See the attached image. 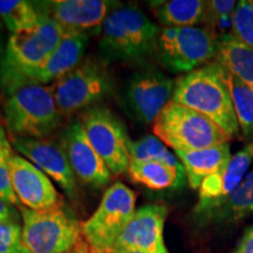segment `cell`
<instances>
[{
  "label": "cell",
  "mask_w": 253,
  "mask_h": 253,
  "mask_svg": "<svg viewBox=\"0 0 253 253\" xmlns=\"http://www.w3.org/2000/svg\"><path fill=\"white\" fill-rule=\"evenodd\" d=\"M11 144L26 160L39 168L71 198L77 195V177L62 147L45 138L11 137Z\"/></svg>",
  "instance_id": "14"
},
{
  "label": "cell",
  "mask_w": 253,
  "mask_h": 253,
  "mask_svg": "<svg viewBox=\"0 0 253 253\" xmlns=\"http://www.w3.org/2000/svg\"><path fill=\"white\" fill-rule=\"evenodd\" d=\"M42 19L37 5L26 0H0V20L12 33L27 30Z\"/></svg>",
  "instance_id": "25"
},
{
  "label": "cell",
  "mask_w": 253,
  "mask_h": 253,
  "mask_svg": "<svg viewBox=\"0 0 253 253\" xmlns=\"http://www.w3.org/2000/svg\"><path fill=\"white\" fill-rule=\"evenodd\" d=\"M229 86L240 131L246 141L251 142L253 140V89L230 73Z\"/></svg>",
  "instance_id": "26"
},
{
  "label": "cell",
  "mask_w": 253,
  "mask_h": 253,
  "mask_svg": "<svg viewBox=\"0 0 253 253\" xmlns=\"http://www.w3.org/2000/svg\"><path fill=\"white\" fill-rule=\"evenodd\" d=\"M21 217L23 243L30 253H67L81 233L78 220L62 204L47 210L23 208Z\"/></svg>",
  "instance_id": "8"
},
{
  "label": "cell",
  "mask_w": 253,
  "mask_h": 253,
  "mask_svg": "<svg viewBox=\"0 0 253 253\" xmlns=\"http://www.w3.org/2000/svg\"><path fill=\"white\" fill-rule=\"evenodd\" d=\"M231 34L253 49V0L237 2Z\"/></svg>",
  "instance_id": "28"
},
{
  "label": "cell",
  "mask_w": 253,
  "mask_h": 253,
  "mask_svg": "<svg viewBox=\"0 0 253 253\" xmlns=\"http://www.w3.org/2000/svg\"><path fill=\"white\" fill-rule=\"evenodd\" d=\"M155 17L166 27H194L203 23L207 1L203 0H168L151 1Z\"/></svg>",
  "instance_id": "22"
},
{
  "label": "cell",
  "mask_w": 253,
  "mask_h": 253,
  "mask_svg": "<svg viewBox=\"0 0 253 253\" xmlns=\"http://www.w3.org/2000/svg\"><path fill=\"white\" fill-rule=\"evenodd\" d=\"M11 137L45 138L58 128L61 113L50 87L28 84L9 95L4 107Z\"/></svg>",
  "instance_id": "4"
},
{
  "label": "cell",
  "mask_w": 253,
  "mask_h": 253,
  "mask_svg": "<svg viewBox=\"0 0 253 253\" xmlns=\"http://www.w3.org/2000/svg\"><path fill=\"white\" fill-rule=\"evenodd\" d=\"M216 62L253 89V49L231 33L218 37Z\"/></svg>",
  "instance_id": "21"
},
{
  "label": "cell",
  "mask_w": 253,
  "mask_h": 253,
  "mask_svg": "<svg viewBox=\"0 0 253 253\" xmlns=\"http://www.w3.org/2000/svg\"><path fill=\"white\" fill-rule=\"evenodd\" d=\"M60 113L72 114L99 102L110 91V79L93 61L79 63L50 86Z\"/></svg>",
  "instance_id": "10"
},
{
  "label": "cell",
  "mask_w": 253,
  "mask_h": 253,
  "mask_svg": "<svg viewBox=\"0 0 253 253\" xmlns=\"http://www.w3.org/2000/svg\"><path fill=\"white\" fill-rule=\"evenodd\" d=\"M13 155L11 141L6 135L4 126L0 125V199L11 205L19 203L12 188L11 171H9V164Z\"/></svg>",
  "instance_id": "27"
},
{
  "label": "cell",
  "mask_w": 253,
  "mask_h": 253,
  "mask_svg": "<svg viewBox=\"0 0 253 253\" xmlns=\"http://www.w3.org/2000/svg\"><path fill=\"white\" fill-rule=\"evenodd\" d=\"M4 55H5V52H4V49H2V43H1V41H0V72H1L2 61H4Z\"/></svg>",
  "instance_id": "33"
},
{
  "label": "cell",
  "mask_w": 253,
  "mask_h": 253,
  "mask_svg": "<svg viewBox=\"0 0 253 253\" xmlns=\"http://www.w3.org/2000/svg\"><path fill=\"white\" fill-rule=\"evenodd\" d=\"M0 253H30L23 243V227L14 219L0 220Z\"/></svg>",
  "instance_id": "30"
},
{
  "label": "cell",
  "mask_w": 253,
  "mask_h": 253,
  "mask_svg": "<svg viewBox=\"0 0 253 253\" xmlns=\"http://www.w3.org/2000/svg\"><path fill=\"white\" fill-rule=\"evenodd\" d=\"M65 32L43 17L36 26L12 33L6 46L0 81L9 94L26 86L27 80L45 62L62 40Z\"/></svg>",
  "instance_id": "2"
},
{
  "label": "cell",
  "mask_w": 253,
  "mask_h": 253,
  "mask_svg": "<svg viewBox=\"0 0 253 253\" xmlns=\"http://www.w3.org/2000/svg\"><path fill=\"white\" fill-rule=\"evenodd\" d=\"M171 101L207 116L231 137L239 135L229 73L219 63H208L179 78L175 82Z\"/></svg>",
  "instance_id": "1"
},
{
  "label": "cell",
  "mask_w": 253,
  "mask_h": 253,
  "mask_svg": "<svg viewBox=\"0 0 253 253\" xmlns=\"http://www.w3.org/2000/svg\"><path fill=\"white\" fill-rule=\"evenodd\" d=\"M233 253H253V225L246 229Z\"/></svg>",
  "instance_id": "31"
},
{
  "label": "cell",
  "mask_w": 253,
  "mask_h": 253,
  "mask_svg": "<svg viewBox=\"0 0 253 253\" xmlns=\"http://www.w3.org/2000/svg\"><path fill=\"white\" fill-rule=\"evenodd\" d=\"M122 253H138V252H122Z\"/></svg>",
  "instance_id": "34"
},
{
  "label": "cell",
  "mask_w": 253,
  "mask_h": 253,
  "mask_svg": "<svg viewBox=\"0 0 253 253\" xmlns=\"http://www.w3.org/2000/svg\"><path fill=\"white\" fill-rule=\"evenodd\" d=\"M217 40L218 36L208 27H164L155 49L164 67L190 73L216 58Z\"/></svg>",
  "instance_id": "7"
},
{
  "label": "cell",
  "mask_w": 253,
  "mask_h": 253,
  "mask_svg": "<svg viewBox=\"0 0 253 253\" xmlns=\"http://www.w3.org/2000/svg\"><path fill=\"white\" fill-rule=\"evenodd\" d=\"M253 214V168L237 190L223 203L199 218L203 224L235 225Z\"/></svg>",
  "instance_id": "20"
},
{
  "label": "cell",
  "mask_w": 253,
  "mask_h": 253,
  "mask_svg": "<svg viewBox=\"0 0 253 253\" xmlns=\"http://www.w3.org/2000/svg\"><path fill=\"white\" fill-rule=\"evenodd\" d=\"M252 162L253 140L244 149L233 155L223 170L204 179L199 186L198 203L194 210L196 216L203 217L229 198L248 175Z\"/></svg>",
  "instance_id": "17"
},
{
  "label": "cell",
  "mask_w": 253,
  "mask_h": 253,
  "mask_svg": "<svg viewBox=\"0 0 253 253\" xmlns=\"http://www.w3.org/2000/svg\"><path fill=\"white\" fill-rule=\"evenodd\" d=\"M237 2L233 0H211L207 1L204 21L208 25V28L216 34L214 30H225L226 27L232 26V18ZM217 36V34H216Z\"/></svg>",
  "instance_id": "29"
},
{
  "label": "cell",
  "mask_w": 253,
  "mask_h": 253,
  "mask_svg": "<svg viewBox=\"0 0 253 253\" xmlns=\"http://www.w3.org/2000/svg\"><path fill=\"white\" fill-rule=\"evenodd\" d=\"M160 30L140 8H116L102 25L101 48L110 58L138 60L156 48Z\"/></svg>",
  "instance_id": "5"
},
{
  "label": "cell",
  "mask_w": 253,
  "mask_h": 253,
  "mask_svg": "<svg viewBox=\"0 0 253 253\" xmlns=\"http://www.w3.org/2000/svg\"><path fill=\"white\" fill-rule=\"evenodd\" d=\"M132 181L153 190L178 188L185 183V173L160 162H135L128 168Z\"/></svg>",
  "instance_id": "23"
},
{
  "label": "cell",
  "mask_w": 253,
  "mask_h": 253,
  "mask_svg": "<svg viewBox=\"0 0 253 253\" xmlns=\"http://www.w3.org/2000/svg\"><path fill=\"white\" fill-rule=\"evenodd\" d=\"M175 155L184 168L185 177L192 189H199L205 178L223 170L232 158L230 143L201 150H178Z\"/></svg>",
  "instance_id": "19"
},
{
  "label": "cell",
  "mask_w": 253,
  "mask_h": 253,
  "mask_svg": "<svg viewBox=\"0 0 253 253\" xmlns=\"http://www.w3.org/2000/svg\"><path fill=\"white\" fill-rule=\"evenodd\" d=\"M0 27H1V20H0Z\"/></svg>",
  "instance_id": "35"
},
{
  "label": "cell",
  "mask_w": 253,
  "mask_h": 253,
  "mask_svg": "<svg viewBox=\"0 0 253 253\" xmlns=\"http://www.w3.org/2000/svg\"><path fill=\"white\" fill-rule=\"evenodd\" d=\"M87 137L113 175L128 171L129 137L125 126L109 109L94 107L82 119Z\"/></svg>",
  "instance_id": "9"
},
{
  "label": "cell",
  "mask_w": 253,
  "mask_h": 253,
  "mask_svg": "<svg viewBox=\"0 0 253 253\" xmlns=\"http://www.w3.org/2000/svg\"><path fill=\"white\" fill-rule=\"evenodd\" d=\"M87 43V34H65L45 62L31 75L26 86L28 84L45 86L47 84H54L56 80L67 74L80 63Z\"/></svg>",
  "instance_id": "18"
},
{
  "label": "cell",
  "mask_w": 253,
  "mask_h": 253,
  "mask_svg": "<svg viewBox=\"0 0 253 253\" xmlns=\"http://www.w3.org/2000/svg\"><path fill=\"white\" fill-rule=\"evenodd\" d=\"M136 196L123 183L104 192L99 208L81 225V235L91 253H112L116 239L134 216Z\"/></svg>",
  "instance_id": "6"
},
{
  "label": "cell",
  "mask_w": 253,
  "mask_h": 253,
  "mask_svg": "<svg viewBox=\"0 0 253 253\" xmlns=\"http://www.w3.org/2000/svg\"><path fill=\"white\" fill-rule=\"evenodd\" d=\"M173 88L175 82L163 73H137L132 77L126 89V106L137 121L154 123L171 99Z\"/></svg>",
  "instance_id": "12"
},
{
  "label": "cell",
  "mask_w": 253,
  "mask_h": 253,
  "mask_svg": "<svg viewBox=\"0 0 253 253\" xmlns=\"http://www.w3.org/2000/svg\"><path fill=\"white\" fill-rule=\"evenodd\" d=\"M129 157L135 162H160L184 172V168L175 154L156 136H144L137 141H129Z\"/></svg>",
  "instance_id": "24"
},
{
  "label": "cell",
  "mask_w": 253,
  "mask_h": 253,
  "mask_svg": "<svg viewBox=\"0 0 253 253\" xmlns=\"http://www.w3.org/2000/svg\"><path fill=\"white\" fill-rule=\"evenodd\" d=\"M9 171L14 194L27 209L47 210L61 205V198L49 177L25 157L13 155Z\"/></svg>",
  "instance_id": "16"
},
{
  "label": "cell",
  "mask_w": 253,
  "mask_h": 253,
  "mask_svg": "<svg viewBox=\"0 0 253 253\" xmlns=\"http://www.w3.org/2000/svg\"><path fill=\"white\" fill-rule=\"evenodd\" d=\"M153 131L175 151L208 149L232 138L207 116L171 100L155 120Z\"/></svg>",
  "instance_id": "3"
},
{
  "label": "cell",
  "mask_w": 253,
  "mask_h": 253,
  "mask_svg": "<svg viewBox=\"0 0 253 253\" xmlns=\"http://www.w3.org/2000/svg\"><path fill=\"white\" fill-rule=\"evenodd\" d=\"M61 147L75 177L82 183L94 188H102L110 182L113 173L88 140L82 122L75 121L66 128Z\"/></svg>",
  "instance_id": "13"
},
{
  "label": "cell",
  "mask_w": 253,
  "mask_h": 253,
  "mask_svg": "<svg viewBox=\"0 0 253 253\" xmlns=\"http://www.w3.org/2000/svg\"><path fill=\"white\" fill-rule=\"evenodd\" d=\"M14 219V208L13 205L6 203L0 199V220Z\"/></svg>",
  "instance_id": "32"
},
{
  "label": "cell",
  "mask_w": 253,
  "mask_h": 253,
  "mask_svg": "<svg viewBox=\"0 0 253 253\" xmlns=\"http://www.w3.org/2000/svg\"><path fill=\"white\" fill-rule=\"evenodd\" d=\"M168 209L148 204L138 208L116 239L112 253H169L164 243V224Z\"/></svg>",
  "instance_id": "11"
},
{
  "label": "cell",
  "mask_w": 253,
  "mask_h": 253,
  "mask_svg": "<svg viewBox=\"0 0 253 253\" xmlns=\"http://www.w3.org/2000/svg\"><path fill=\"white\" fill-rule=\"evenodd\" d=\"M46 12L41 15L55 21L65 34L84 33L102 27L106 18L118 8L108 0H59L41 2Z\"/></svg>",
  "instance_id": "15"
}]
</instances>
